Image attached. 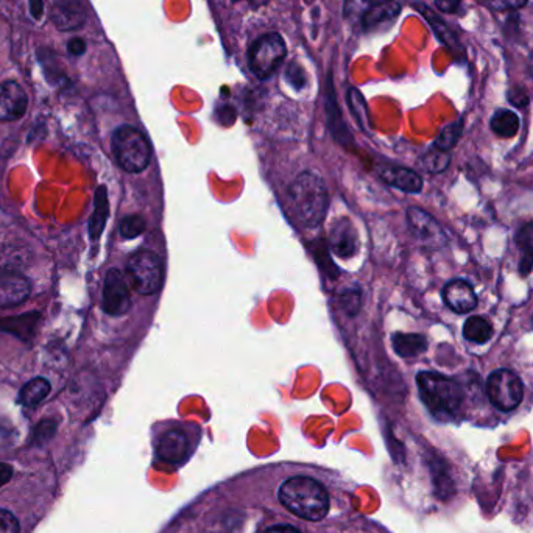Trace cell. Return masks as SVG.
Wrapping results in <instances>:
<instances>
[{
	"label": "cell",
	"instance_id": "cell-1",
	"mask_svg": "<svg viewBox=\"0 0 533 533\" xmlns=\"http://www.w3.org/2000/svg\"><path fill=\"white\" fill-rule=\"evenodd\" d=\"M278 499L284 509L304 521H322L329 515L331 496L323 482L308 474L287 477L279 485Z\"/></svg>",
	"mask_w": 533,
	"mask_h": 533
},
{
	"label": "cell",
	"instance_id": "cell-2",
	"mask_svg": "<svg viewBox=\"0 0 533 533\" xmlns=\"http://www.w3.org/2000/svg\"><path fill=\"white\" fill-rule=\"evenodd\" d=\"M290 211L300 225L317 228L328 214L329 194L325 181L312 172L298 175L287 191Z\"/></svg>",
	"mask_w": 533,
	"mask_h": 533
},
{
	"label": "cell",
	"instance_id": "cell-3",
	"mask_svg": "<svg viewBox=\"0 0 533 533\" xmlns=\"http://www.w3.org/2000/svg\"><path fill=\"white\" fill-rule=\"evenodd\" d=\"M418 390L424 406L437 420H456L463 406V392L459 382L446 376L421 371L417 376Z\"/></svg>",
	"mask_w": 533,
	"mask_h": 533
},
{
	"label": "cell",
	"instance_id": "cell-4",
	"mask_svg": "<svg viewBox=\"0 0 533 533\" xmlns=\"http://www.w3.org/2000/svg\"><path fill=\"white\" fill-rule=\"evenodd\" d=\"M113 152L117 164L128 173H141L152 161L149 139L130 125H122L114 131Z\"/></svg>",
	"mask_w": 533,
	"mask_h": 533
},
{
	"label": "cell",
	"instance_id": "cell-5",
	"mask_svg": "<svg viewBox=\"0 0 533 533\" xmlns=\"http://www.w3.org/2000/svg\"><path fill=\"white\" fill-rule=\"evenodd\" d=\"M128 278L139 295H153L163 286V259L152 250H139L128 259Z\"/></svg>",
	"mask_w": 533,
	"mask_h": 533
},
{
	"label": "cell",
	"instance_id": "cell-6",
	"mask_svg": "<svg viewBox=\"0 0 533 533\" xmlns=\"http://www.w3.org/2000/svg\"><path fill=\"white\" fill-rule=\"evenodd\" d=\"M287 47L283 36L269 33L256 39L248 53V64L256 77L265 80L272 77L279 64L286 58Z\"/></svg>",
	"mask_w": 533,
	"mask_h": 533
},
{
	"label": "cell",
	"instance_id": "cell-7",
	"mask_svg": "<svg viewBox=\"0 0 533 533\" xmlns=\"http://www.w3.org/2000/svg\"><path fill=\"white\" fill-rule=\"evenodd\" d=\"M487 395L491 404L502 412H510L523 401V382L513 371L496 370L488 376Z\"/></svg>",
	"mask_w": 533,
	"mask_h": 533
},
{
	"label": "cell",
	"instance_id": "cell-8",
	"mask_svg": "<svg viewBox=\"0 0 533 533\" xmlns=\"http://www.w3.org/2000/svg\"><path fill=\"white\" fill-rule=\"evenodd\" d=\"M131 297L127 279L121 270L111 269L103 284V311L111 317H121L130 311Z\"/></svg>",
	"mask_w": 533,
	"mask_h": 533
},
{
	"label": "cell",
	"instance_id": "cell-9",
	"mask_svg": "<svg viewBox=\"0 0 533 533\" xmlns=\"http://www.w3.org/2000/svg\"><path fill=\"white\" fill-rule=\"evenodd\" d=\"M156 459L169 465H181L191 457L192 440L183 429H169L158 438L155 446Z\"/></svg>",
	"mask_w": 533,
	"mask_h": 533
},
{
	"label": "cell",
	"instance_id": "cell-10",
	"mask_svg": "<svg viewBox=\"0 0 533 533\" xmlns=\"http://www.w3.org/2000/svg\"><path fill=\"white\" fill-rule=\"evenodd\" d=\"M29 99L19 83L5 82L0 85V122L18 121L27 113Z\"/></svg>",
	"mask_w": 533,
	"mask_h": 533
},
{
	"label": "cell",
	"instance_id": "cell-11",
	"mask_svg": "<svg viewBox=\"0 0 533 533\" xmlns=\"http://www.w3.org/2000/svg\"><path fill=\"white\" fill-rule=\"evenodd\" d=\"M329 247L340 258H351L356 255L359 248V237H357L356 228L350 219L337 220L332 225L331 234H329Z\"/></svg>",
	"mask_w": 533,
	"mask_h": 533
},
{
	"label": "cell",
	"instance_id": "cell-12",
	"mask_svg": "<svg viewBox=\"0 0 533 533\" xmlns=\"http://www.w3.org/2000/svg\"><path fill=\"white\" fill-rule=\"evenodd\" d=\"M443 301L456 314H470L477 306L476 292L465 279H452L443 289Z\"/></svg>",
	"mask_w": 533,
	"mask_h": 533
},
{
	"label": "cell",
	"instance_id": "cell-13",
	"mask_svg": "<svg viewBox=\"0 0 533 533\" xmlns=\"http://www.w3.org/2000/svg\"><path fill=\"white\" fill-rule=\"evenodd\" d=\"M378 173L384 183L407 194H418L423 189V180L420 175L406 167L384 164L378 167Z\"/></svg>",
	"mask_w": 533,
	"mask_h": 533
},
{
	"label": "cell",
	"instance_id": "cell-14",
	"mask_svg": "<svg viewBox=\"0 0 533 533\" xmlns=\"http://www.w3.org/2000/svg\"><path fill=\"white\" fill-rule=\"evenodd\" d=\"M52 21L61 32L82 29L86 21L85 8L78 0H58L52 10Z\"/></svg>",
	"mask_w": 533,
	"mask_h": 533
},
{
	"label": "cell",
	"instance_id": "cell-15",
	"mask_svg": "<svg viewBox=\"0 0 533 533\" xmlns=\"http://www.w3.org/2000/svg\"><path fill=\"white\" fill-rule=\"evenodd\" d=\"M30 295L27 278L19 273H0V306H18Z\"/></svg>",
	"mask_w": 533,
	"mask_h": 533
},
{
	"label": "cell",
	"instance_id": "cell-16",
	"mask_svg": "<svg viewBox=\"0 0 533 533\" xmlns=\"http://www.w3.org/2000/svg\"><path fill=\"white\" fill-rule=\"evenodd\" d=\"M407 220L413 234L423 242L437 241L438 236H442V231L438 228L435 220L429 216L428 212L418 208H410L407 211Z\"/></svg>",
	"mask_w": 533,
	"mask_h": 533
},
{
	"label": "cell",
	"instance_id": "cell-17",
	"mask_svg": "<svg viewBox=\"0 0 533 533\" xmlns=\"http://www.w3.org/2000/svg\"><path fill=\"white\" fill-rule=\"evenodd\" d=\"M94 212H92L91 220H89V236L92 241H97L102 236L105 230L106 220L110 216V205H108V194H106L105 186H100L96 192V200H94Z\"/></svg>",
	"mask_w": 533,
	"mask_h": 533
},
{
	"label": "cell",
	"instance_id": "cell-18",
	"mask_svg": "<svg viewBox=\"0 0 533 533\" xmlns=\"http://www.w3.org/2000/svg\"><path fill=\"white\" fill-rule=\"evenodd\" d=\"M393 350L401 357H415L428 348V340L421 334H395L392 337Z\"/></svg>",
	"mask_w": 533,
	"mask_h": 533
},
{
	"label": "cell",
	"instance_id": "cell-19",
	"mask_svg": "<svg viewBox=\"0 0 533 533\" xmlns=\"http://www.w3.org/2000/svg\"><path fill=\"white\" fill-rule=\"evenodd\" d=\"M463 337L473 343H487L493 337V326L484 317H471L463 325Z\"/></svg>",
	"mask_w": 533,
	"mask_h": 533
},
{
	"label": "cell",
	"instance_id": "cell-20",
	"mask_svg": "<svg viewBox=\"0 0 533 533\" xmlns=\"http://www.w3.org/2000/svg\"><path fill=\"white\" fill-rule=\"evenodd\" d=\"M49 393L50 382L44 378H36L24 385L19 398H21V403L24 406L35 407L39 403H43Z\"/></svg>",
	"mask_w": 533,
	"mask_h": 533
},
{
	"label": "cell",
	"instance_id": "cell-21",
	"mask_svg": "<svg viewBox=\"0 0 533 533\" xmlns=\"http://www.w3.org/2000/svg\"><path fill=\"white\" fill-rule=\"evenodd\" d=\"M491 130L499 138H513L519 130V119L513 111L499 110L491 119Z\"/></svg>",
	"mask_w": 533,
	"mask_h": 533
},
{
	"label": "cell",
	"instance_id": "cell-22",
	"mask_svg": "<svg viewBox=\"0 0 533 533\" xmlns=\"http://www.w3.org/2000/svg\"><path fill=\"white\" fill-rule=\"evenodd\" d=\"M516 244L523 250L524 261L521 264V272L527 273L533 267V222L526 225L516 234Z\"/></svg>",
	"mask_w": 533,
	"mask_h": 533
},
{
	"label": "cell",
	"instance_id": "cell-23",
	"mask_svg": "<svg viewBox=\"0 0 533 533\" xmlns=\"http://www.w3.org/2000/svg\"><path fill=\"white\" fill-rule=\"evenodd\" d=\"M389 2L393 0H346L343 11H345L346 19H359L368 15L371 10L389 4Z\"/></svg>",
	"mask_w": 533,
	"mask_h": 533
},
{
	"label": "cell",
	"instance_id": "cell-24",
	"mask_svg": "<svg viewBox=\"0 0 533 533\" xmlns=\"http://www.w3.org/2000/svg\"><path fill=\"white\" fill-rule=\"evenodd\" d=\"M145 228H147V222L138 214L127 216L121 222V234L124 239H136L144 233Z\"/></svg>",
	"mask_w": 533,
	"mask_h": 533
},
{
	"label": "cell",
	"instance_id": "cell-25",
	"mask_svg": "<svg viewBox=\"0 0 533 533\" xmlns=\"http://www.w3.org/2000/svg\"><path fill=\"white\" fill-rule=\"evenodd\" d=\"M350 105L351 110H353L354 116H356L357 122L361 124L362 128L367 127L368 124V113L367 106H365L364 99H362L361 94L356 89H351L350 91Z\"/></svg>",
	"mask_w": 533,
	"mask_h": 533
},
{
	"label": "cell",
	"instance_id": "cell-26",
	"mask_svg": "<svg viewBox=\"0 0 533 533\" xmlns=\"http://www.w3.org/2000/svg\"><path fill=\"white\" fill-rule=\"evenodd\" d=\"M18 519L7 510H0V533H19Z\"/></svg>",
	"mask_w": 533,
	"mask_h": 533
},
{
	"label": "cell",
	"instance_id": "cell-27",
	"mask_svg": "<svg viewBox=\"0 0 533 533\" xmlns=\"http://www.w3.org/2000/svg\"><path fill=\"white\" fill-rule=\"evenodd\" d=\"M457 136H459L457 127L446 128L442 135H440V138L437 139V142H435V147L438 150L451 149L452 145L456 144Z\"/></svg>",
	"mask_w": 533,
	"mask_h": 533
},
{
	"label": "cell",
	"instance_id": "cell-28",
	"mask_svg": "<svg viewBox=\"0 0 533 533\" xmlns=\"http://www.w3.org/2000/svg\"><path fill=\"white\" fill-rule=\"evenodd\" d=\"M485 2L488 7L496 11L516 10L527 4V0H485Z\"/></svg>",
	"mask_w": 533,
	"mask_h": 533
},
{
	"label": "cell",
	"instance_id": "cell-29",
	"mask_svg": "<svg viewBox=\"0 0 533 533\" xmlns=\"http://www.w3.org/2000/svg\"><path fill=\"white\" fill-rule=\"evenodd\" d=\"M262 533H303L292 524H273L267 527Z\"/></svg>",
	"mask_w": 533,
	"mask_h": 533
},
{
	"label": "cell",
	"instance_id": "cell-30",
	"mask_svg": "<svg viewBox=\"0 0 533 533\" xmlns=\"http://www.w3.org/2000/svg\"><path fill=\"white\" fill-rule=\"evenodd\" d=\"M459 5L460 0H437L438 10L446 11V13H454Z\"/></svg>",
	"mask_w": 533,
	"mask_h": 533
},
{
	"label": "cell",
	"instance_id": "cell-31",
	"mask_svg": "<svg viewBox=\"0 0 533 533\" xmlns=\"http://www.w3.org/2000/svg\"><path fill=\"white\" fill-rule=\"evenodd\" d=\"M85 49L86 46L82 39H72L71 43H69V53H72V55H82Z\"/></svg>",
	"mask_w": 533,
	"mask_h": 533
},
{
	"label": "cell",
	"instance_id": "cell-32",
	"mask_svg": "<svg viewBox=\"0 0 533 533\" xmlns=\"http://www.w3.org/2000/svg\"><path fill=\"white\" fill-rule=\"evenodd\" d=\"M11 474H13L11 466L7 463H0V487L10 481Z\"/></svg>",
	"mask_w": 533,
	"mask_h": 533
},
{
	"label": "cell",
	"instance_id": "cell-33",
	"mask_svg": "<svg viewBox=\"0 0 533 533\" xmlns=\"http://www.w3.org/2000/svg\"><path fill=\"white\" fill-rule=\"evenodd\" d=\"M30 11H32L33 18H41L44 11L43 0H30Z\"/></svg>",
	"mask_w": 533,
	"mask_h": 533
},
{
	"label": "cell",
	"instance_id": "cell-34",
	"mask_svg": "<svg viewBox=\"0 0 533 533\" xmlns=\"http://www.w3.org/2000/svg\"><path fill=\"white\" fill-rule=\"evenodd\" d=\"M529 71H530V74L533 75V53L532 55H530V58H529Z\"/></svg>",
	"mask_w": 533,
	"mask_h": 533
},
{
	"label": "cell",
	"instance_id": "cell-35",
	"mask_svg": "<svg viewBox=\"0 0 533 533\" xmlns=\"http://www.w3.org/2000/svg\"><path fill=\"white\" fill-rule=\"evenodd\" d=\"M336 533H354V532H348V530H346L345 527H343V529L337 530Z\"/></svg>",
	"mask_w": 533,
	"mask_h": 533
}]
</instances>
